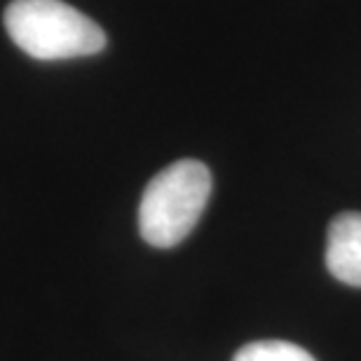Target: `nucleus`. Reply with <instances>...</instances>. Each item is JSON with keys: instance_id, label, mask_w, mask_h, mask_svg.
Returning a JSON list of instances; mask_svg holds the SVG:
<instances>
[{"instance_id": "obj_1", "label": "nucleus", "mask_w": 361, "mask_h": 361, "mask_svg": "<svg viewBox=\"0 0 361 361\" xmlns=\"http://www.w3.org/2000/svg\"><path fill=\"white\" fill-rule=\"evenodd\" d=\"M3 21L14 45L38 61L92 56L106 47L104 28L63 0H12Z\"/></svg>"}, {"instance_id": "obj_2", "label": "nucleus", "mask_w": 361, "mask_h": 361, "mask_svg": "<svg viewBox=\"0 0 361 361\" xmlns=\"http://www.w3.org/2000/svg\"><path fill=\"white\" fill-rule=\"evenodd\" d=\"M212 195V174L200 160H178L150 178L139 204V233L150 247L169 249L197 226Z\"/></svg>"}, {"instance_id": "obj_3", "label": "nucleus", "mask_w": 361, "mask_h": 361, "mask_svg": "<svg viewBox=\"0 0 361 361\" xmlns=\"http://www.w3.org/2000/svg\"><path fill=\"white\" fill-rule=\"evenodd\" d=\"M326 268L338 281L361 286V214L343 212L329 226Z\"/></svg>"}, {"instance_id": "obj_4", "label": "nucleus", "mask_w": 361, "mask_h": 361, "mask_svg": "<svg viewBox=\"0 0 361 361\" xmlns=\"http://www.w3.org/2000/svg\"><path fill=\"white\" fill-rule=\"evenodd\" d=\"M233 361H314V357L295 343L256 341L237 350Z\"/></svg>"}]
</instances>
